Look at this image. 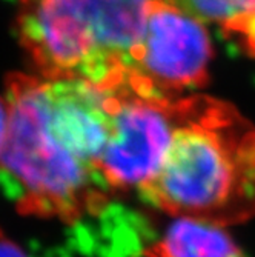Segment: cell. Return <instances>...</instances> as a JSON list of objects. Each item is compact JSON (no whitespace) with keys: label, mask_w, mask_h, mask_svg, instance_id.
<instances>
[{"label":"cell","mask_w":255,"mask_h":257,"mask_svg":"<svg viewBox=\"0 0 255 257\" xmlns=\"http://www.w3.org/2000/svg\"><path fill=\"white\" fill-rule=\"evenodd\" d=\"M8 126H10V108L5 97H0V159L5 148L7 136H8Z\"/></svg>","instance_id":"cell-9"},{"label":"cell","mask_w":255,"mask_h":257,"mask_svg":"<svg viewBox=\"0 0 255 257\" xmlns=\"http://www.w3.org/2000/svg\"><path fill=\"white\" fill-rule=\"evenodd\" d=\"M241 40H243V43H244V46H246V50L252 54V56H255V17L247 23V25L244 27V30L241 31V34L238 36Z\"/></svg>","instance_id":"cell-10"},{"label":"cell","mask_w":255,"mask_h":257,"mask_svg":"<svg viewBox=\"0 0 255 257\" xmlns=\"http://www.w3.org/2000/svg\"><path fill=\"white\" fill-rule=\"evenodd\" d=\"M0 257H30V255L0 228Z\"/></svg>","instance_id":"cell-8"},{"label":"cell","mask_w":255,"mask_h":257,"mask_svg":"<svg viewBox=\"0 0 255 257\" xmlns=\"http://www.w3.org/2000/svg\"><path fill=\"white\" fill-rule=\"evenodd\" d=\"M211 59L212 43L203 20L172 0H152L128 88L143 96L178 99L204 85Z\"/></svg>","instance_id":"cell-5"},{"label":"cell","mask_w":255,"mask_h":257,"mask_svg":"<svg viewBox=\"0 0 255 257\" xmlns=\"http://www.w3.org/2000/svg\"><path fill=\"white\" fill-rule=\"evenodd\" d=\"M146 246L145 257H244L224 226L191 217H172Z\"/></svg>","instance_id":"cell-6"},{"label":"cell","mask_w":255,"mask_h":257,"mask_svg":"<svg viewBox=\"0 0 255 257\" xmlns=\"http://www.w3.org/2000/svg\"><path fill=\"white\" fill-rule=\"evenodd\" d=\"M197 16L211 22L224 33L240 36L255 17V0H172Z\"/></svg>","instance_id":"cell-7"},{"label":"cell","mask_w":255,"mask_h":257,"mask_svg":"<svg viewBox=\"0 0 255 257\" xmlns=\"http://www.w3.org/2000/svg\"><path fill=\"white\" fill-rule=\"evenodd\" d=\"M114 96L109 134L97 160V174L111 193H145L158 176L178 123V99L137 94Z\"/></svg>","instance_id":"cell-4"},{"label":"cell","mask_w":255,"mask_h":257,"mask_svg":"<svg viewBox=\"0 0 255 257\" xmlns=\"http://www.w3.org/2000/svg\"><path fill=\"white\" fill-rule=\"evenodd\" d=\"M5 99L10 126L0 165L16 182L19 211L65 223L100 214L111 193L96 165L109 134L112 92L16 73Z\"/></svg>","instance_id":"cell-1"},{"label":"cell","mask_w":255,"mask_h":257,"mask_svg":"<svg viewBox=\"0 0 255 257\" xmlns=\"http://www.w3.org/2000/svg\"><path fill=\"white\" fill-rule=\"evenodd\" d=\"M152 0H19L23 50L48 79L128 88Z\"/></svg>","instance_id":"cell-3"},{"label":"cell","mask_w":255,"mask_h":257,"mask_svg":"<svg viewBox=\"0 0 255 257\" xmlns=\"http://www.w3.org/2000/svg\"><path fill=\"white\" fill-rule=\"evenodd\" d=\"M171 217L220 226L255 216V126L226 102L178 99V123L158 176L143 193Z\"/></svg>","instance_id":"cell-2"}]
</instances>
